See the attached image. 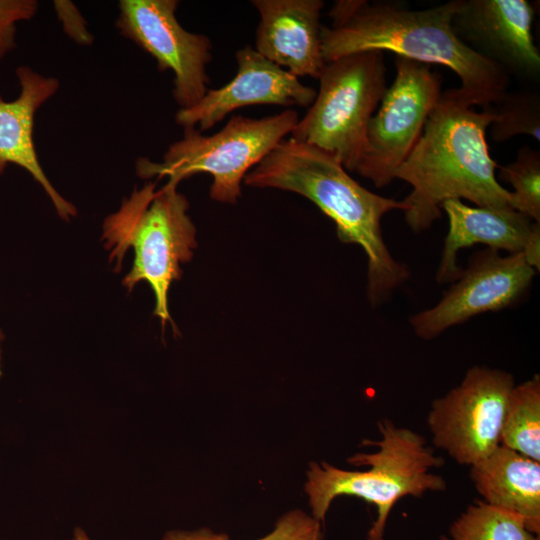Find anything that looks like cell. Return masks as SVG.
I'll return each mask as SVG.
<instances>
[{"label": "cell", "instance_id": "1", "mask_svg": "<svg viewBox=\"0 0 540 540\" xmlns=\"http://www.w3.org/2000/svg\"><path fill=\"white\" fill-rule=\"evenodd\" d=\"M461 1L411 9L396 1L338 0L328 12L331 25L321 27L324 60L388 51L444 65L459 77V90L475 106L492 104L507 91L510 75L456 35L452 20Z\"/></svg>", "mask_w": 540, "mask_h": 540}, {"label": "cell", "instance_id": "2", "mask_svg": "<svg viewBox=\"0 0 540 540\" xmlns=\"http://www.w3.org/2000/svg\"><path fill=\"white\" fill-rule=\"evenodd\" d=\"M495 120L487 106L477 111L459 88L442 92L418 143L395 172V179L412 188L402 201L405 221L414 233L429 229L449 199H466L477 207L512 208L511 191L496 179L498 164L486 140Z\"/></svg>", "mask_w": 540, "mask_h": 540}, {"label": "cell", "instance_id": "3", "mask_svg": "<svg viewBox=\"0 0 540 540\" xmlns=\"http://www.w3.org/2000/svg\"><path fill=\"white\" fill-rule=\"evenodd\" d=\"M243 183L302 195L332 219L341 242L361 246L367 257V297L372 305L382 303L409 278V269L392 256L381 229L385 214L405 211L403 201L369 191L332 154L285 138L247 173Z\"/></svg>", "mask_w": 540, "mask_h": 540}, {"label": "cell", "instance_id": "4", "mask_svg": "<svg viewBox=\"0 0 540 540\" xmlns=\"http://www.w3.org/2000/svg\"><path fill=\"white\" fill-rule=\"evenodd\" d=\"M156 184L149 181L123 199L104 220L102 241L117 272L128 249H133L134 262L122 284L130 292L138 282H148L155 296L154 315L165 326L172 321L169 288L181 278V265L191 260L197 241L187 198L177 185L167 182L156 189Z\"/></svg>", "mask_w": 540, "mask_h": 540}, {"label": "cell", "instance_id": "5", "mask_svg": "<svg viewBox=\"0 0 540 540\" xmlns=\"http://www.w3.org/2000/svg\"><path fill=\"white\" fill-rule=\"evenodd\" d=\"M378 427L381 440L365 441L378 446V450L348 459L352 465L369 469L347 471L326 462H312L305 484L312 516L319 522L324 521L331 502L340 495L360 497L374 504L377 518L367 540H383L388 515L400 498L446 489L444 479L430 473V469L441 467L444 460L435 456L420 434L397 427L388 419L378 422Z\"/></svg>", "mask_w": 540, "mask_h": 540}, {"label": "cell", "instance_id": "6", "mask_svg": "<svg viewBox=\"0 0 540 540\" xmlns=\"http://www.w3.org/2000/svg\"><path fill=\"white\" fill-rule=\"evenodd\" d=\"M298 120V112L291 108L262 118L234 115L213 135L185 128L161 162L140 157L136 173L143 179L167 177L177 186L195 174L207 173L212 176L210 197L235 204L247 173L292 132Z\"/></svg>", "mask_w": 540, "mask_h": 540}, {"label": "cell", "instance_id": "7", "mask_svg": "<svg viewBox=\"0 0 540 540\" xmlns=\"http://www.w3.org/2000/svg\"><path fill=\"white\" fill-rule=\"evenodd\" d=\"M319 90L292 139L332 154L355 172L365 147L370 119L387 89L384 54L362 51L327 62Z\"/></svg>", "mask_w": 540, "mask_h": 540}, {"label": "cell", "instance_id": "8", "mask_svg": "<svg viewBox=\"0 0 540 540\" xmlns=\"http://www.w3.org/2000/svg\"><path fill=\"white\" fill-rule=\"evenodd\" d=\"M396 76L370 119L355 172L376 187L387 186L422 136L442 94L441 75L430 64L395 58Z\"/></svg>", "mask_w": 540, "mask_h": 540}, {"label": "cell", "instance_id": "9", "mask_svg": "<svg viewBox=\"0 0 540 540\" xmlns=\"http://www.w3.org/2000/svg\"><path fill=\"white\" fill-rule=\"evenodd\" d=\"M513 375L471 367L461 383L432 402L427 418L433 443L457 463L473 465L499 445Z\"/></svg>", "mask_w": 540, "mask_h": 540}, {"label": "cell", "instance_id": "10", "mask_svg": "<svg viewBox=\"0 0 540 540\" xmlns=\"http://www.w3.org/2000/svg\"><path fill=\"white\" fill-rule=\"evenodd\" d=\"M178 4L177 0H121L115 25L155 59L160 71H172L173 98L179 109H188L208 91L212 43L207 35L181 26Z\"/></svg>", "mask_w": 540, "mask_h": 540}, {"label": "cell", "instance_id": "11", "mask_svg": "<svg viewBox=\"0 0 540 540\" xmlns=\"http://www.w3.org/2000/svg\"><path fill=\"white\" fill-rule=\"evenodd\" d=\"M536 274L522 253L502 256L487 248L475 254L441 300L411 316L416 336L430 340L485 312L510 307L530 287Z\"/></svg>", "mask_w": 540, "mask_h": 540}, {"label": "cell", "instance_id": "12", "mask_svg": "<svg viewBox=\"0 0 540 540\" xmlns=\"http://www.w3.org/2000/svg\"><path fill=\"white\" fill-rule=\"evenodd\" d=\"M235 59L237 71L228 83L208 89L197 104L176 112L175 121L179 126L203 132L246 106L270 104L286 109L308 108L315 100L314 88L264 58L254 47L246 45L237 50Z\"/></svg>", "mask_w": 540, "mask_h": 540}, {"label": "cell", "instance_id": "13", "mask_svg": "<svg viewBox=\"0 0 540 540\" xmlns=\"http://www.w3.org/2000/svg\"><path fill=\"white\" fill-rule=\"evenodd\" d=\"M534 15L527 0H462L452 24L466 45L509 75L536 80L540 53L531 32Z\"/></svg>", "mask_w": 540, "mask_h": 540}, {"label": "cell", "instance_id": "14", "mask_svg": "<svg viewBox=\"0 0 540 540\" xmlns=\"http://www.w3.org/2000/svg\"><path fill=\"white\" fill-rule=\"evenodd\" d=\"M259 14L254 49L293 76L318 79L326 62L322 0H252Z\"/></svg>", "mask_w": 540, "mask_h": 540}, {"label": "cell", "instance_id": "15", "mask_svg": "<svg viewBox=\"0 0 540 540\" xmlns=\"http://www.w3.org/2000/svg\"><path fill=\"white\" fill-rule=\"evenodd\" d=\"M20 85L19 96L5 101L0 95V174L9 164L28 171L52 201L58 215L69 221L77 215L76 207L54 188L42 169L33 141L34 119L37 110L58 90L54 77L43 76L30 67L16 70Z\"/></svg>", "mask_w": 540, "mask_h": 540}, {"label": "cell", "instance_id": "16", "mask_svg": "<svg viewBox=\"0 0 540 540\" xmlns=\"http://www.w3.org/2000/svg\"><path fill=\"white\" fill-rule=\"evenodd\" d=\"M449 229L436 273L438 283L454 282L461 274L459 250L474 244L509 254L523 253L531 238L540 232V223L512 209L470 207L460 199L443 202Z\"/></svg>", "mask_w": 540, "mask_h": 540}, {"label": "cell", "instance_id": "17", "mask_svg": "<svg viewBox=\"0 0 540 540\" xmlns=\"http://www.w3.org/2000/svg\"><path fill=\"white\" fill-rule=\"evenodd\" d=\"M470 477L487 504L521 518L526 528L540 535V464L499 445L471 465Z\"/></svg>", "mask_w": 540, "mask_h": 540}, {"label": "cell", "instance_id": "18", "mask_svg": "<svg viewBox=\"0 0 540 540\" xmlns=\"http://www.w3.org/2000/svg\"><path fill=\"white\" fill-rule=\"evenodd\" d=\"M500 445L540 461V376L515 385L504 414Z\"/></svg>", "mask_w": 540, "mask_h": 540}, {"label": "cell", "instance_id": "19", "mask_svg": "<svg viewBox=\"0 0 540 540\" xmlns=\"http://www.w3.org/2000/svg\"><path fill=\"white\" fill-rule=\"evenodd\" d=\"M439 540H540L518 516L477 501L452 523Z\"/></svg>", "mask_w": 540, "mask_h": 540}, {"label": "cell", "instance_id": "20", "mask_svg": "<svg viewBox=\"0 0 540 540\" xmlns=\"http://www.w3.org/2000/svg\"><path fill=\"white\" fill-rule=\"evenodd\" d=\"M495 115L490 134L494 141L517 135L540 139V97L536 91H506L496 102L486 105ZM485 107V106H484Z\"/></svg>", "mask_w": 540, "mask_h": 540}, {"label": "cell", "instance_id": "21", "mask_svg": "<svg viewBox=\"0 0 540 540\" xmlns=\"http://www.w3.org/2000/svg\"><path fill=\"white\" fill-rule=\"evenodd\" d=\"M500 177L510 183L511 207L540 223V154L530 147L519 150L515 161L501 167Z\"/></svg>", "mask_w": 540, "mask_h": 540}, {"label": "cell", "instance_id": "22", "mask_svg": "<svg viewBox=\"0 0 540 540\" xmlns=\"http://www.w3.org/2000/svg\"><path fill=\"white\" fill-rule=\"evenodd\" d=\"M320 523L301 510H293L279 518L274 529L258 540H324ZM162 540H229V537L202 528L195 531L171 530Z\"/></svg>", "mask_w": 540, "mask_h": 540}, {"label": "cell", "instance_id": "23", "mask_svg": "<svg viewBox=\"0 0 540 540\" xmlns=\"http://www.w3.org/2000/svg\"><path fill=\"white\" fill-rule=\"evenodd\" d=\"M35 0H0V61L16 46V23L36 14Z\"/></svg>", "mask_w": 540, "mask_h": 540}, {"label": "cell", "instance_id": "24", "mask_svg": "<svg viewBox=\"0 0 540 540\" xmlns=\"http://www.w3.org/2000/svg\"><path fill=\"white\" fill-rule=\"evenodd\" d=\"M72 540H91L86 532L81 528H76L74 530L73 538Z\"/></svg>", "mask_w": 540, "mask_h": 540}, {"label": "cell", "instance_id": "25", "mask_svg": "<svg viewBox=\"0 0 540 540\" xmlns=\"http://www.w3.org/2000/svg\"><path fill=\"white\" fill-rule=\"evenodd\" d=\"M3 340V333L2 331L0 330V344H1V341ZM0 354H1V349H0ZM0 375H1V369H0Z\"/></svg>", "mask_w": 540, "mask_h": 540}]
</instances>
